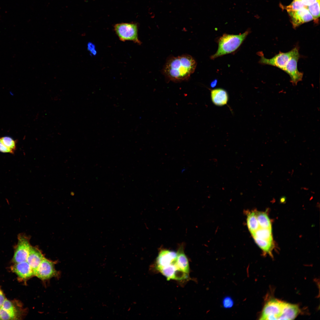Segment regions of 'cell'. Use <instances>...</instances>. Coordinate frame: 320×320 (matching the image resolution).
<instances>
[{"label": "cell", "instance_id": "6da1fadb", "mask_svg": "<svg viewBox=\"0 0 320 320\" xmlns=\"http://www.w3.org/2000/svg\"><path fill=\"white\" fill-rule=\"evenodd\" d=\"M260 63L276 67L288 74L293 86L296 85L302 80L303 74L297 68V63L300 57L298 47L287 52H280L270 59L265 58L263 55H260Z\"/></svg>", "mask_w": 320, "mask_h": 320}, {"label": "cell", "instance_id": "7a4b0ae2", "mask_svg": "<svg viewBox=\"0 0 320 320\" xmlns=\"http://www.w3.org/2000/svg\"><path fill=\"white\" fill-rule=\"evenodd\" d=\"M196 66V61L189 55L173 57L167 60L163 72L169 81L180 82L187 80L194 72Z\"/></svg>", "mask_w": 320, "mask_h": 320}, {"label": "cell", "instance_id": "3957f363", "mask_svg": "<svg viewBox=\"0 0 320 320\" xmlns=\"http://www.w3.org/2000/svg\"><path fill=\"white\" fill-rule=\"evenodd\" d=\"M300 312L298 305L276 299H270L265 304L260 320H292Z\"/></svg>", "mask_w": 320, "mask_h": 320}, {"label": "cell", "instance_id": "277c9868", "mask_svg": "<svg viewBox=\"0 0 320 320\" xmlns=\"http://www.w3.org/2000/svg\"><path fill=\"white\" fill-rule=\"evenodd\" d=\"M249 31L248 30L239 35L224 34L219 39L218 49L216 52L211 56V58L214 59L235 51L244 41Z\"/></svg>", "mask_w": 320, "mask_h": 320}, {"label": "cell", "instance_id": "5b68a950", "mask_svg": "<svg viewBox=\"0 0 320 320\" xmlns=\"http://www.w3.org/2000/svg\"><path fill=\"white\" fill-rule=\"evenodd\" d=\"M114 29L121 41H132L139 44L141 43L138 37L137 24L128 23H118L114 25Z\"/></svg>", "mask_w": 320, "mask_h": 320}, {"label": "cell", "instance_id": "8992f818", "mask_svg": "<svg viewBox=\"0 0 320 320\" xmlns=\"http://www.w3.org/2000/svg\"><path fill=\"white\" fill-rule=\"evenodd\" d=\"M16 246L13 261L15 263L26 261L31 246L28 238L24 235H19Z\"/></svg>", "mask_w": 320, "mask_h": 320}, {"label": "cell", "instance_id": "52a82bcc", "mask_svg": "<svg viewBox=\"0 0 320 320\" xmlns=\"http://www.w3.org/2000/svg\"><path fill=\"white\" fill-rule=\"evenodd\" d=\"M57 274L55 268L54 263L45 257L34 273V276L43 280L56 276Z\"/></svg>", "mask_w": 320, "mask_h": 320}, {"label": "cell", "instance_id": "ba28073f", "mask_svg": "<svg viewBox=\"0 0 320 320\" xmlns=\"http://www.w3.org/2000/svg\"><path fill=\"white\" fill-rule=\"evenodd\" d=\"M290 16L292 23L294 28L305 23L313 20V16L306 7L295 11L288 12Z\"/></svg>", "mask_w": 320, "mask_h": 320}, {"label": "cell", "instance_id": "9c48e42d", "mask_svg": "<svg viewBox=\"0 0 320 320\" xmlns=\"http://www.w3.org/2000/svg\"><path fill=\"white\" fill-rule=\"evenodd\" d=\"M11 269L13 272L23 279H28L34 276L32 268L27 261L15 263Z\"/></svg>", "mask_w": 320, "mask_h": 320}, {"label": "cell", "instance_id": "30bf717a", "mask_svg": "<svg viewBox=\"0 0 320 320\" xmlns=\"http://www.w3.org/2000/svg\"><path fill=\"white\" fill-rule=\"evenodd\" d=\"M44 257L39 249L36 247L31 246L26 261L31 267L34 273Z\"/></svg>", "mask_w": 320, "mask_h": 320}, {"label": "cell", "instance_id": "8fae6325", "mask_svg": "<svg viewBox=\"0 0 320 320\" xmlns=\"http://www.w3.org/2000/svg\"><path fill=\"white\" fill-rule=\"evenodd\" d=\"M212 101L216 105L221 106L227 104L228 95L227 92L221 88L212 89L211 92Z\"/></svg>", "mask_w": 320, "mask_h": 320}, {"label": "cell", "instance_id": "7c38bea8", "mask_svg": "<svg viewBox=\"0 0 320 320\" xmlns=\"http://www.w3.org/2000/svg\"><path fill=\"white\" fill-rule=\"evenodd\" d=\"M247 224L249 230L251 234L255 232L259 227L255 211H252L247 213Z\"/></svg>", "mask_w": 320, "mask_h": 320}, {"label": "cell", "instance_id": "4fadbf2b", "mask_svg": "<svg viewBox=\"0 0 320 320\" xmlns=\"http://www.w3.org/2000/svg\"><path fill=\"white\" fill-rule=\"evenodd\" d=\"M256 244L265 254L272 257V251L273 248V241L266 240L253 237Z\"/></svg>", "mask_w": 320, "mask_h": 320}, {"label": "cell", "instance_id": "5bb4252c", "mask_svg": "<svg viewBox=\"0 0 320 320\" xmlns=\"http://www.w3.org/2000/svg\"><path fill=\"white\" fill-rule=\"evenodd\" d=\"M259 227L272 229L270 220L266 213L264 212L255 211Z\"/></svg>", "mask_w": 320, "mask_h": 320}, {"label": "cell", "instance_id": "9a60e30c", "mask_svg": "<svg viewBox=\"0 0 320 320\" xmlns=\"http://www.w3.org/2000/svg\"><path fill=\"white\" fill-rule=\"evenodd\" d=\"M252 235L253 238L256 237L273 241L272 229L264 228L259 227L258 229Z\"/></svg>", "mask_w": 320, "mask_h": 320}, {"label": "cell", "instance_id": "2e32d148", "mask_svg": "<svg viewBox=\"0 0 320 320\" xmlns=\"http://www.w3.org/2000/svg\"><path fill=\"white\" fill-rule=\"evenodd\" d=\"M307 8L313 17V20H317L320 17V0L313 4L306 7Z\"/></svg>", "mask_w": 320, "mask_h": 320}, {"label": "cell", "instance_id": "e0dca14e", "mask_svg": "<svg viewBox=\"0 0 320 320\" xmlns=\"http://www.w3.org/2000/svg\"><path fill=\"white\" fill-rule=\"evenodd\" d=\"M305 7L301 0H293L291 3L285 7L287 12L296 11Z\"/></svg>", "mask_w": 320, "mask_h": 320}, {"label": "cell", "instance_id": "ac0fdd59", "mask_svg": "<svg viewBox=\"0 0 320 320\" xmlns=\"http://www.w3.org/2000/svg\"><path fill=\"white\" fill-rule=\"evenodd\" d=\"M1 140L4 145L7 148L13 152L16 148V141L12 138L5 136L1 138Z\"/></svg>", "mask_w": 320, "mask_h": 320}, {"label": "cell", "instance_id": "d6986e66", "mask_svg": "<svg viewBox=\"0 0 320 320\" xmlns=\"http://www.w3.org/2000/svg\"><path fill=\"white\" fill-rule=\"evenodd\" d=\"M1 308L8 312L14 318L15 316V310L12 303L5 299Z\"/></svg>", "mask_w": 320, "mask_h": 320}, {"label": "cell", "instance_id": "ffe728a7", "mask_svg": "<svg viewBox=\"0 0 320 320\" xmlns=\"http://www.w3.org/2000/svg\"><path fill=\"white\" fill-rule=\"evenodd\" d=\"M222 303L225 308H230L233 305L234 302L233 299L230 297H226L223 299Z\"/></svg>", "mask_w": 320, "mask_h": 320}, {"label": "cell", "instance_id": "44dd1931", "mask_svg": "<svg viewBox=\"0 0 320 320\" xmlns=\"http://www.w3.org/2000/svg\"><path fill=\"white\" fill-rule=\"evenodd\" d=\"M0 317L1 320H10L14 318L8 312L1 308H0Z\"/></svg>", "mask_w": 320, "mask_h": 320}, {"label": "cell", "instance_id": "7402d4cb", "mask_svg": "<svg viewBox=\"0 0 320 320\" xmlns=\"http://www.w3.org/2000/svg\"><path fill=\"white\" fill-rule=\"evenodd\" d=\"M0 152L4 153L14 154V152L6 147L2 142L0 138Z\"/></svg>", "mask_w": 320, "mask_h": 320}, {"label": "cell", "instance_id": "603a6c76", "mask_svg": "<svg viewBox=\"0 0 320 320\" xmlns=\"http://www.w3.org/2000/svg\"><path fill=\"white\" fill-rule=\"evenodd\" d=\"M87 48L90 53L93 55L96 54L97 52L95 49V46L92 43H88L87 45Z\"/></svg>", "mask_w": 320, "mask_h": 320}, {"label": "cell", "instance_id": "cb8c5ba5", "mask_svg": "<svg viewBox=\"0 0 320 320\" xmlns=\"http://www.w3.org/2000/svg\"><path fill=\"white\" fill-rule=\"evenodd\" d=\"M319 0H301L303 4L306 7L310 5Z\"/></svg>", "mask_w": 320, "mask_h": 320}, {"label": "cell", "instance_id": "d4e9b609", "mask_svg": "<svg viewBox=\"0 0 320 320\" xmlns=\"http://www.w3.org/2000/svg\"><path fill=\"white\" fill-rule=\"evenodd\" d=\"M5 298L2 292L0 289V308L1 307L2 305L5 300Z\"/></svg>", "mask_w": 320, "mask_h": 320}, {"label": "cell", "instance_id": "484cf974", "mask_svg": "<svg viewBox=\"0 0 320 320\" xmlns=\"http://www.w3.org/2000/svg\"><path fill=\"white\" fill-rule=\"evenodd\" d=\"M217 80L216 79L212 81L210 84L211 87H215L217 84Z\"/></svg>", "mask_w": 320, "mask_h": 320}, {"label": "cell", "instance_id": "4316f807", "mask_svg": "<svg viewBox=\"0 0 320 320\" xmlns=\"http://www.w3.org/2000/svg\"><path fill=\"white\" fill-rule=\"evenodd\" d=\"M185 169H182V170H181L182 173H183L184 171H185Z\"/></svg>", "mask_w": 320, "mask_h": 320}, {"label": "cell", "instance_id": "83f0119b", "mask_svg": "<svg viewBox=\"0 0 320 320\" xmlns=\"http://www.w3.org/2000/svg\"></svg>", "mask_w": 320, "mask_h": 320}]
</instances>
